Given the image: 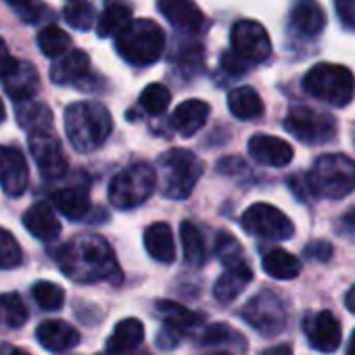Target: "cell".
I'll return each mask as SVG.
<instances>
[{
	"instance_id": "obj_17",
	"label": "cell",
	"mask_w": 355,
	"mask_h": 355,
	"mask_svg": "<svg viewBox=\"0 0 355 355\" xmlns=\"http://www.w3.org/2000/svg\"><path fill=\"white\" fill-rule=\"evenodd\" d=\"M161 15L178 30L182 32H201L203 13L199 11L195 0H157Z\"/></svg>"
},
{
	"instance_id": "obj_4",
	"label": "cell",
	"mask_w": 355,
	"mask_h": 355,
	"mask_svg": "<svg viewBox=\"0 0 355 355\" xmlns=\"http://www.w3.org/2000/svg\"><path fill=\"white\" fill-rule=\"evenodd\" d=\"M307 189L320 199H345L355 191V161L340 153L322 155L307 173Z\"/></svg>"
},
{
	"instance_id": "obj_1",
	"label": "cell",
	"mask_w": 355,
	"mask_h": 355,
	"mask_svg": "<svg viewBox=\"0 0 355 355\" xmlns=\"http://www.w3.org/2000/svg\"><path fill=\"white\" fill-rule=\"evenodd\" d=\"M63 274L76 282H117L121 278L113 249L103 236L80 234L55 253Z\"/></svg>"
},
{
	"instance_id": "obj_3",
	"label": "cell",
	"mask_w": 355,
	"mask_h": 355,
	"mask_svg": "<svg viewBox=\"0 0 355 355\" xmlns=\"http://www.w3.org/2000/svg\"><path fill=\"white\" fill-rule=\"evenodd\" d=\"M157 180L165 199L180 201L191 197L203 175V163L187 148H171L157 161Z\"/></svg>"
},
{
	"instance_id": "obj_15",
	"label": "cell",
	"mask_w": 355,
	"mask_h": 355,
	"mask_svg": "<svg viewBox=\"0 0 355 355\" xmlns=\"http://www.w3.org/2000/svg\"><path fill=\"white\" fill-rule=\"evenodd\" d=\"M249 155L261 163V165H270V167H286L293 161V146L278 138V136H270V134H255L249 140Z\"/></svg>"
},
{
	"instance_id": "obj_49",
	"label": "cell",
	"mask_w": 355,
	"mask_h": 355,
	"mask_svg": "<svg viewBox=\"0 0 355 355\" xmlns=\"http://www.w3.org/2000/svg\"><path fill=\"white\" fill-rule=\"evenodd\" d=\"M347 355H355V330L351 334V340H349V347H347Z\"/></svg>"
},
{
	"instance_id": "obj_20",
	"label": "cell",
	"mask_w": 355,
	"mask_h": 355,
	"mask_svg": "<svg viewBox=\"0 0 355 355\" xmlns=\"http://www.w3.org/2000/svg\"><path fill=\"white\" fill-rule=\"evenodd\" d=\"M90 73V59L84 51H69L51 65V80L61 86L80 84Z\"/></svg>"
},
{
	"instance_id": "obj_12",
	"label": "cell",
	"mask_w": 355,
	"mask_h": 355,
	"mask_svg": "<svg viewBox=\"0 0 355 355\" xmlns=\"http://www.w3.org/2000/svg\"><path fill=\"white\" fill-rule=\"evenodd\" d=\"M30 150L46 180H59L67 173V159L63 155L61 142L53 132L30 134Z\"/></svg>"
},
{
	"instance_id": "obj_51",
	"label": "cell",
	"mask_w": 355,
	"mask_h": 355,
	"mask_svg": "<svg viewBox=\"0 0 355 355\" xmlns=\"http://www.w3.org/2000/svg\"><path fill=\"white\" fill-rule=\"evenodd\" d=\"M207 355H230V353H222V351H214V353H207Z\"/></svg>"
},
{
	"instance_id": "obj_25",
	"label": "cell",
	"mask_w": 355,
	"mask_h": 355,
	"mask_svg": "<svg viewBox=\"0 0 355 355\" xmlns=\"http://www.w3.org/2000/svg\"><path fill=\"white\" fill-rule=\"evenodd\" d=\"M144 247L148 255L159 263H171L175 259L173 234L165 222H157L144 230Z\"/></svg>"
},
{
	"instance_id": "obj_34",
	"label": "cell",
	"mask_w": 355,
	"mask_h": 355,
	"mask_svg": "<svg viewBox=\"0 0 355 355\" xmlns=\"http://www.w3.org/2000/svg\"><path fill=\"white\" fill-rule=\"evenodd\" d=\"M180 239L184 249V259L191 266H201L205 261V243L199 228L191 222H182L180 226Z\"/></svg>"
},
{
	"instance_id": "obj_47",
	"label": "cell",
	"mask_w": 355,
	"mask_h": 355,
	"mask_svg": "<svg viewBox=\"0 0 355 355\" xmlns=\"http://www.w3.org/2000/svg\"><path fill=\"white\" fill-rule=\"evenodd\" d=\"M345 305H347V309H349L351 313H355V284L347 291V295H345Z\"/></svg>"
},
{
	"instance_id": "obj_44",
	"label": "cell",
	"mask_w": 355,
	"mask_h": 355,
	"mask_svg": "<svg viewBox=\"0 0 355 355\" xmlns=\"http://www.w3.org/2000/svg\"><path fill=\"white\" fill-rule=\"evenodd\" d=\"M336 13L347 28L355 30V0H334Z\"/></svg>"
},
{
	"instance_id": "obj_22",
	"label": "cell",
	"mask_w": 355,
	"mask_h": 355,
	"mask_svg": "<svg viewBox=\"0 0 355 355\" xmlns=\"http://www.w3.org/2000/svg\"><path fill=\"white\" fill-rule=\"evenodd\" d=\"M24 226L38 241H55L61 234V222L46 203H34L24 214Z\"/></svg>"
},
{
	"instance_id": "obj_28",
	"label": "cell",
	"mask_w": 355,
	"mask_h": 355,
	"mask_svg": "<svg viewBox=\"0 0 355 355\" xmlns=\"http://www.w3.org/2000/svg\"><path fill=\"white\" fill-rule=\"evenodd\" d=\"M132 11L125 3L121 0H109L105 5L103 15L98 17L96 24V32L101 38H109V36H119L130 24H132Z\"/></svg>"
},
{
	"instance_id": "obj_26",
	"label": "cell",
	"mask_w": 355,
	"mask_h": 355,
	"mask_svg": "<svg viewBox=\"0 0 355 355\" xmlns=\"http://www.w3.org/2000/svg\"><path fill=\"white\" fill-rule=\"evenodd\" d=\"M291 26L303 36H318L326 26V15L313 0H301L291 13Z\"/></svg>"
},
{
	"instance_id": "obj_30",
	"label": "cell",
	"mask_w": 355,
	"mask_h": 355,
	"mask_svg": "<svg viewBox=\"0 0 355 355\" xmlns=\"http://www.w3.org/2000/svg\"><path fill=\"white\" fill-rule=\"evenodd\" d=\"M228 109L239 119H257L263 113V101L251 86H241L228 94Z\"/></svg>"
},
{
	"instance_id": "obj_42",
	"label": "cell",
	"mask_w": 355,
	"mask_h": 355,
	"mask_svg": "<svg viewBox=\"0 0 355 355\" xmlns=\"http://www.w3.org/2000/svg\"><path fill=\"white\" fill-rule=\"evenodd\" d=\"M180 340H182V330L171 326V324H163L161 330L157 332V347L159 349H165V351L175 349L178 345H180Z\"/></svg>"
},
{
	"instance_id": "obj_19",
	"label": "cell",
	"mask_w": 355,
	"mask_h": 355,
	"mask_svg": "<svg viewBox=\"0 0 355 355\" xmlns=\"http://www.w3.org/2000/svg\"><path fill=\"white\" fill-rule=\"evenodd\" d=\"M207 117H209V105L205 101L191 98L175 107V111L171 113V128L180 136L191 138L207 123Z\"/></svg>"
},
{
	"instance_id": "obj_40",
	"label": "cell",
	"mask_w": 355,
	"mask_h": 355,
	"mask_svg": "<svg viewBox=\"0 0 355 355\" xmlns=\"http://www.w3.org/2000/svg\"><path fill=\"white\" fill-rule=\"evenodd\" d=\"M5 3L13 7L24 21H38L46 13V7L38 0H5Z\"/></svg>"
},
{
	"instance_id": "obj_35",
	"label": "cell",
	"mask_w": 355,
	"mask_h": 355,
	"mask_svg": "<svg viewBox=\"0 0 355 355\" xmlns=\"http://www.w3.org/2000/svg\"><path fill=\"white\" fill-rule=\"evenodd\" d=\"M63 17L71 28H76L80 32H88L96 21L94 7L90 3H86V0H73V3H69L63 9Z\"/></svg>"
},
{
	"instance_id": "obj_48",
	"label": "cell",
	"mask_w": 355,
	"mask_h": 355,
	"mask_svg": "<svg viewBox=\"0 0 355 355\" xmlns=\"http://www.w3.org/2000/svg\"><path fill=\"white\" fill-rule=\"evenodd\" d=\"M3 355H30V353L13 345H3Z\"/></svg>"
},
{
	"instance_id": "obj_33",
	"label": "cell",
	"mask_w": 355,
	"mask_h": 355,
	"mask_svg": "<svg viewBox=\"0 0 355 355\" xmlns=\"http://www.w3.org/2000/svg\"><path fill=\"white\" fill-rule=\"evenodd\" d=\"M157 313L165 320V324H171L175 328H191L201 322V315L191 311L189 307L175 303V301H159L157 303Z\"/></svg>"
},
{
	"instance_id": "obj_21",
	"label": "cell",
	"mask_w": 355,
	"mask_h": 355,
	"mask_svg": "<svg viewBox=\"0 0 355 355\" xmlns=\"http://www.w3.org/2000/svg\"><path fill=\"white\" fill-rule=\"evenodd\" d=\"M251 280H253V270L247 266V261L226 266V272L218 278L214 286V297L220 303H230L249 286Z\"/></svg>"
},
{
	"instance_id": "obj_7",
	"label": "cell",
	"mask_w": 355,
	"mask_h": 355,
	"mask_svg": "<svg viewBox=\"0 0 355 355\" xmlns=\"http://www.w3.org/2000/svg\"><path fill=\"white\" fill-rule=\"evenodd\" d=\"M157 187V169L148 163H134L119 171L109 184V201L113 207L128 211L142 205Z\"/></svg>"
},
{
	"instance_id": "obj_18",
	"label": "cell",
	"mask_w": 355,
	"mask_h": 355,
	"mask_svg": "<svg viewBox=\"0 0 355 355\" xmlns=\"http://www.w3.org/2000/svg\"><path fill=\"white\" fill-rule=\"evenodd\" d=\"M38 343L53 353H63L80 343V332L63 320H46L36 330Z\"/></svg>"
},
{
	"instance_id": "obj_23",
	"label": "cell",
	"mask_w": 355,
	"mask_h": 355,
	"mask_svg": "<svg viewBox=\"0 0 355 355\" xmlns=\"http://www.w3.org/2000/svg\"><path fill=\"white\" fill-rule=\"evenodd\" d=\"M51 199L57 211H61V216H65L71 222L84 220L92 209L88 191L84 187H67V189L55 191Z\"/></svg>"
},
{
	"instance_id": "obj_29",
	"label": "cell",
	"mask_w": 355,
	"mask_h": 355,
	"mask_svg": "<svg viewBox=\"0 0 355 355\" xmlns=\"http://www.w3.org/2000/svg\"><path fill=\"white\" fill-rule=\"evenodd\" d=\"M263 272L276 280H293L301 274V261L284 249H272L261 259Z\"/></svg>"
},
{
	"instance_id": "obj_5",
	"label": "cell",
	"mask_w": 355,
	"mask_h": 355,
	"mask_svg": "<svg viewBox=\"0 0 355 355\" xmlns=\"http://www.w3.org/2000/svg\"><path fill=\"white\" fill-rule=\"evenodd\" d=\"M117 53L132 65L146 67L159 61L165 49L163 30L150 19L132 21L119 36H115Z\"/></svg>"
},
{
	"instance_id": "obj_11",
	"label": "cell",
	"mask_w": 355,
	"mask_h": 355,
	"mask_svg": "<svg viewBox=\"0 0 355 355\" xmlns=\"http://www.w3.org/2000/svg\"><path fill=\"white\" fill-rule=\"evenodd\" d=\"M232 51L249 63H261L272 55V42L261 24L243 19L230 32Z\"/></svg>"
},
{
	"instance_id": "obj_13",
	"label": "cell",
	"mask_w": 355,
	"mask_h": 355,
	"mask_svg": "<svg viewBox=\"0 0 355 355\" xmlns=\"http://www.w3.org/2000/svg\"><path fill=\"white\" fill-rule=\"evenodd\" d=\"M30 184L26 155L15 146H0V187L9 197H21Z\"/></svg>"
},
{
	"instance_id": "obj_24",
	"label": "cell",
	"mask_w": 355,
	"mask_h": 355,
	"mask_svg": "<svg viewBox=\"0 0 355 355\" xmlns=\"http://www.w3.org/2000/svg\"><path fill=\"white\" fill-rule=\"evenodd\" d=\"M142 340H144L142 322L136 318H125L113 328V332L107 340V353L109 355H123V353L140 347Z\"/></svg>"
},
{
	"instance_id": "obj_41",
	"label": "cell",
	"mask_w": 355,
	"mask_h": 355,
	"mask_svg": "<svg viewBox=\"0 0 355 355\" xmlns=\"http://www.w3.org/2000/svg\"><path fill=\"white\" fill-rule=\"evenodd\" d=\"M239 332H234L230 326L226 324H214L203 332V345H226V343H236L239 340Z\"/></svg>"
},
{
	"instance_id": "obj_36",
	"label": "cell",
	"mask_w": 355,
	"mask_h": 355,
	"mask_svg": "<svg viewBox=\"0 0 355 355\" xmlns=\"http://www.w3.org/2000/svg\"><path fill=\"white\" fill-rule=\"evenodd\" d=\"M32 295L36 299V303L46 309V311H55V309H61L63 307V301H65V291L55 284V282H49V280H40L34 284L32 288Z\"/></svg>"
},
{
	"instance_id": "obj_8",
	"label": "cell",
	"mask_w": 355,
	"mask_h": 355,
	"mask_svg": "<svg viewBox=\"0 0 355 355\" xmlns=\"http://www.w3.org/2000/svg\"><path fill=\"white\" fill-rule=\"evenodd\" d=\"M284 130L305 144H324L336 136V121L311 107H293L284 117Z\"/></svg>"
},
{
	"instance_id": "obj_32",
	"label": "cell",
	"mask_w": 355,
	"mask_h": 355,
	"mask_svg": "<svg viewBox=\"0 0 355 355\" xmlns=\"http://www.w3.org/2000/svg\"><path fill=\"white\" fill-rule=\"evenodd\" d=\"M28 320V307L17 293L0 295V326L19 328Z\"/></svg>"
},
{
	"instance_id": "obj_39",
	"label": "cell",
	"mask_w": 355,
	"mask_h": 355,
	"mask_svg": "<svg viewBox=\"0 0 355 355\" xmlns=\"http://www.w3.org/2000/svg\"><path fill=\"white\" fill-rule=\"evenodd\" d=\"M243 249L239 245L236 239H232L228 232H224L218 241V255L220 259L224 261V266H232V263H239V261H245L243 259Z\"/></svg>"
},
{
	"instance_id": "obj_10",
	"label": "cell",
	"mask_w": 355,
	"mask_h": 355,
	"mask_svg": "<svg viewBox=\"0 0 355 355\" xmlns=\"http://www.w3.org/2000/svg\"><path fill=\"white\" fill-rule=\"evenodd\" d=\"M243 228L261 239L272 241H286L295 234V226L286 214H282L278 207L268 203H253L241 218Z\"/></svg>"
},
{
	"instance_id": "obj_27",
	"label": "cell",
	"mask_w": 355,
	"mask_h": 355,
	"mask_svg": "<svg viewBox=\"0 0 355 355\" xmlns=\"http://www.w3.org/2000/svg\"><path fill=\"white\" fill-rule=\"evenodd\" d=\"M17 123L28 132V134H44L53 132V113L46 105L42 103H17Z\"/></svg>"
},
{
	"instance_id": "obj_6",
	"label": "cell",
	"mask_w": 355,
	"mask_h": 355,
	"mask_svg": "<svg viewBox=\"0 0 355 355\" xmlns=\"http://www.w3.org/2000/svg\"><path fill=\"white\" fill-rule=\"evenodd\" d=\"M303 88L318 101L332 107H347L355 96V78L343 65L318 63L303 78Z\"/></svg>"
},
{
	"instance_id": "obj_43",
	"label": "cell",
	"mask_w": 355,
	"mask_h": 355,
	"mask_svg": "<svg viewBox=\"0 0 355 355\" xmlns=\"http://www.w3.org/2000/svg\"><path fill=\"white\" fill-rule=\"evenodd\" d=\"M249 61H245L241 55H236L234 51H226L224 55H222V67L228 71V73H236V76H241V73H245L247 69H249Z\"/></svg>"
},
{
	"instance_id": "obj_45",
	"label": "cell",
	"mask_w": 355,
	"mask_h": 355,
	"mask_svg": "<svg viewBox=\"0 0 355 355\" xmlns=\"http://www.w3.org/2000/svg\"><path fill=\"white\" fill-rule=\"evenodd\" d=\"M305 255L311 257V259H318V261H328L332 257V247L326 241H315V243L307 245Z\"/></svg>"
},
{
	"instance_id": "obj_31",
	"label": "cell",
	"mask_w": 355,
	"mask_h": 355,
	"mask_svg": "<svg viewBox=\"0 0 355 355\" xmlns=\"http://www.w3.org/2000/svg\"><path fill=\"white\" fill-rule=\"evenodd\" d=\"M36 40H38V49L42 51V55L51 59H59L65 53H69V44H71V38L57 26L42 28Z\"/></svg>"
},
{
	"instance_id": "obj_37",
	"label": "cell",
	"mask_w": 355,
	"mask_h": 355,
	"mask_svg": "<svg viewBox=\"0 0 355 355\" xmlns=\"http://www.w3.org/2000/svg\"><path fill=\"white\" fill-rule=\"evenodd\" d=\"M171 103V94L163 84H150L140 94V107L148 115H161Z\"/></svg>"
},
{
	"instance_id": "obj_16",
	"label": "cell",
	"mask_w": 355,
	"mask_h": 355,
	"mask_svg": "<svg viewBox=\"0 0 355 355\" xmlns=\"http://www.w3.org/2000/svg\"><path fill=\"white\" fill-rule=\"evenodd\" d=\"M3 88L17 103L32 101L40 88V78L36 67L30 61H17L15 67L3 78Z\"/></svg>"
},
{
	"instance_id": "obj_46",
	"label": "cell",
	"mask_w": 355,
	"mask_h": 355,
	"mask_svg": "<svg viewBox=\"0 0 355 355\" xmlns=\"http://www.w3.org/2000/svg\"><path fill=\"white\" fill-rule=\"evenodd\" d=\"M15 63H17V59H13L11 57V53H9V49H7V44H5V40L0 38V80H3L13 67H15Z\"/></svg>"
},
{
	"instance_id": "obj_38",
	"label": "cell",
	"mask_w": 355,
	"mask_h": 355,
	"mask_svg": "<svg viewBox=\"0 0 355 355\" xmlns=\"http://www.w3.org/2000/svg\"><path fill=\"white\" fill-rule=\"evenodd\" d=\"M21 261H24V253L17 239L9 230L0 228V270H13Z\"/></svg>"
},
{
	"instance_id": "obj_9",
	"label": "cell",
	"mask_w": 355,
	"mask_h": 355,
	"mask_svg": "<svg viewBox=\"0 0 355 355\" xmlns=\"http://www.w3.org/2000/svg\"><path fill=\"white\" fill-rule=\"evenodd\" d=\"M243 320L263 336H276L286 326V307L282 299L270 291H261L251 297L241 309Z\"/></svg>"
},
{
	"instance_id": "obj_14",
	"label": "cell",
	"mask_w": 355,
	"mask_h": 355,
	"mask_svg": "<svg viewBox=\"0 0 355 355\" xmlns=\"http://www.w3.org/2000/svg\"><path fill=\"white\" fill-rule=\"evenodd\" d=\"M309 345L320 353H334L340 345V324L330 311H311L303 320Z\"/></svg>"
},
{
	"instance_id": "obj_50",
	"label": "cell",
	"mask_w": 355,
	"mask_h": 355,
	"mask_svg": "<svg viewBox=\"0 0 355 355\" xmlns=\"http://www.w3.org/2000/svg\"><path fill=\"white\" fill-rule=\"evenodd\" d=\"M7 119V109H5V103H3V98H0V123H3Z\"/></svg>"
},
{
	"instance_id": "obj_2",
	"label": "cell",
	"mask_w": 355,
	"mask_h": 355,
	"mask_svg": "<svg viewBox=\"0 0 355 355\" xmlns=\"http://www.w3.org/2000/svg\"><path fill=\"white\" fill-rule=\"evenodd\" d=\"M113 130L111 113L94 101L73 103L65 111V132L71 146L80 153H92L105 144Z\"/></svg>"
}]
</instances>
